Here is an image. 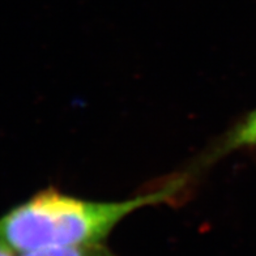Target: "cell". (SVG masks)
<instances>
[{
	"label": "cell",
	"instance_id": "obj_2",
	"mask_svg": "<svg viewBox=\"0 0 256 256\" xmlns=\"http://www.w3.org/2000/svg\"><path fill=\"white\" fill-rule=\"evenodd\" d=\"M256 146V110L250 112L246 118L232 128L224 138L222 142L214 149L213 157H221L236 149Z\"/></svg>",
	"mask_w": 256,
	"mask_h": 256
},
{
	"label": "cell",
	"instance_id": "obj_3",
	"mask_svg": "<svg viewBox=\"0 0 256 256\" xmlns=\"http://www.w3.org/2000/svg\"><path fill=\"white\" fill-rule=\"evenodd\" d=\"M20 256H116L104 243L74 244V246H54L33 250L20 254Z\"/></svg>",
	"mask_w": 256,
	"mask_h": 256
},
{
	"label": "cell",
	"instance_id": "obj_1",
	"mask_svg": "<svg viewBox=\"0 0 256 256\" xmlns=\"http://www.w3.org/2000/svg\"><path fill=\"white\" fill-rule=\"evenodd\" d=\"M183 179L123 202H92L46 188L0 217V247L14 254L54 246L104 243L138 209L172 199Z\"/></svg>",
	"mask_w": 256,
	"mask_h": 256
},
{
	"label": "cell",
	"instance_id": "obj_4",
	"mask_svg": "<svg viewBox=\"0 0 256 256\" xmlns=\"http://www.w3.org/2000/svg\"><path fill=\"white\" fill-rule=\"evenodd\" d=\"M0 256H14V254L4 247H0Z\"/></svg>",
	"mask_w": 256,
	"mask_h": 256
}]
</instances>
